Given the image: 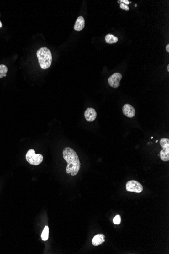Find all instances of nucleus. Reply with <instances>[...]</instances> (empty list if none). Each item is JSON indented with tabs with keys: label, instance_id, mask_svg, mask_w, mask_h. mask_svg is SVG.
Wrapping results in <instances>:
<instances>
[{
	"label": "nucleus",
	"instance_id": "f257e3e1",
	"mask_svg": "<svg viewBox=\"0 0 169 254\" xmlns=\"http://www.w3.org/2000/svg\"><path fill=\"white\" fill-rule=\"evenodd\" d=\"M63 157L67 165L66 167V172L72 176L77 175L80 170V163L79 156L76 152L71 148L66 147L63 151Z\"/></svg>",
	"mask_w": 169,
	"mask_h": 254
},
{
	"label": "nucleus",
	"instance_id": "f03ea898",
	"mask_svg": "<svg viewBox=\"0 0 169 254\" xmlns=\"http://www.w3.org/2000/svg\"><path fill=\"white\" fill-rule=\"evenodd\" d=\"M39 63L42 69H47L51 66L52 56L50 50L47 47H42L37 52Z\"/></svg>",
	"mask_w": 169,
	"mask_h": 254
},
{
	"label": "nucleus",
	"instance_id": "7ed1b4c3",
	"mask_svg": "<svg viewBox=\"0 0 169 254\" xmlns=\"http://www.w3.org/2000/svg\"><path fill=\"white\" fill-rule=\"evenodd\" d=\"M26 160L30 165H38L43 160V156L40 154H35L34 149H30L26 153Z\"/></svg>",
	"mask_w": 169,
	"mask_h": 254
},
{
	"label": "nucleus",
	"instance_id": "20e7f679",
	"mask_svg": "<svg viewBox=\"0 0 169 254\" xmlns=\"http://www.w3.org/2000/svg\"><path fill=\"white\" fill-rule=\"evenodd\" d=\"M160 145L163 150L160 152V157L163 161L169 160V140L168 138H161L160 142Z\"/></svg>",
	"mask_w": 169,
	"mask_h": 254
},
{
	"label": "nucleus",
	"instance_id": "39448f33",
	"mask_svg": "<svg viewBox=\"0 0 169 254\" xmlns=\"http://www.w3.org/2000/svg\"><path fill=\"white\" fill-rule=\"evenodd\" d=\"M126 190L129 192H135L139 193L143 191V186L140 183L136 181H129L126 183Z\"/></svg>",
	"mask_w": 169,
	"mask_h": 254
},
{
	"label": "nucleus",
	"instance_id": "423d86ee",
	"mask_svg": "<svg viewBox=\"0 0 169 254\" xmlns=\"http://www.w3.org/2000/svg\"><path fill=\"white\" fill-rule=\"evenodd\" d=\"M122 75L119 73H115L109 77L108 80L109 84L113 88H118L120 85V81L122 80Z\"/></svg>",
	"mask_w": 169,
	"mask_h": 254
},
{
	"label": "nucleus",
	"instance_id": "0eeeda50",
	"mask_svg": "<svg viewBox=\"0 0 169 254\" xmlns=\"http://www.w3.org/2000/svg\"><path fill=\"white\" fill-rule=\"evenodd\" d=\"M123 112L125 116L129 118H133L135 115V110L132 105L126 104L123 107Z\"/></svg>",
	"mask_w": 169,
	"mask_h": 254
},
{
	"label": "nucleus",
	"instance_id": "6e6552de",
	"mask_svg": "<svg viewBox=\"0 0 169 254\" xmlns=\"http://www.w3.org/2000/svg\"><path fill=\"white\" fill-rule=\"evenodd\" d=\"M97 113L95 110L92 108H88L85 112V117L87 121L92 122L96 119Z\"/></svg>",
	"mask_w": 169,
	"mask_h": 254
},
{
	"label": "nucleus",
	"instance_id": "1a4fd4ad",
	"mask_svg": "<svg viewBox=\"0 0 169 254\" xmlns=\"http://www.w3.org/2000/svg\"><path fill=\"white\" fill-rule=\"evenodd\" d=\"M85 21L83 16H80L77 18L75 23L74 29L76 31H81L85 27Z\"/></svg>",
	"mask_w": 169,
	"mask_h": 254
},
{
	"label": "nucleus",
	"instance_id": "9d476101",
	"mask_svg": "<svg viewBox=\"0 0 169 254\" xmlns=\"http://www.w3.org/2000/svg\"><path fill=\"white\" fill-rule=\"evenodd\" d=\"M105 241V236L103 234H98L95 236L92 240V244L95 246L101 245Z\"/></svg>",
	"mask_w": 169,
	"mask_h": 254
},
{
	"label": "nucleus",
	"instance_id": "9b49d317",
	"mask_svg": "<svg viewBox=\"0 0 169 254\" xmlns=\"http://www.w3.org/2000/svg\"><path fill=\"white\" fill-rule=\"evenodd\" d=\"M105 40L106 42L108 44L115 43L118 41V37H115L114 35L111 34H108L106 35Z\"/></svg>",
	"mask_w": 169,
	"mask_h": 254
},
{
	"label": "nucleus",
	"instance_id": "f8f14e48",
	"mask_svg": "<svg viewBox=\"0 0 169 254\" xmlns=\"http://www.w3.org/2000/svg\"><path fill=\"white\" fill-rule=\"evenodd\" d=\"M49 237V227L47 226H46L44 229L43 231L42 232L41 235V238L44 241H47L48 240Z\"/></svg>",
	"mask_w": 169,
	"mask_h": 254
},
{
	"label": "nucleus",
	"instance_id": "ddd939ff",
	"mask_svg": "<svg viewBox=\"0 0 169 254\" xmlns=\"http://www.w3.org/2000/svg\"><path fill=\"white\" fill-rule=\"evenodd\" d=\"M8 72V68L5 65H0V79L6 76L7 73Z\"/></svg>",
	"mask_w": 169,
	"mask_h": 254
},
{
	"label": "nucleus",
	"instance_id": "4468645a",
	"mask_svg": "<svg viewBox=\"0 0 169 254\" xmlns=\"http://www.w3.org/2000/svg\"><path fill=\"white\" fill-rule=\"evenodd\" d=\"M113 222L115 225H119L120 224L121 222V216L119 215H117L113 219Z\"/></svg>",
	"mask_w": 169,
	"mask_h": 254
},
{
	"label": "nucleus",
	"instance_id": "2eb2a0df",
	"mask_svg": "<svg viewBox=\"0 0 169 254\" xmlns=\"http://www.w3.org/2000/svg\"><path fill=\"white\" fill-rule=\"evenodd\" d=\"M120 8H121L122 9L125 10L127 11H128L130 10V8L128 6L122 3H121V4H120Z\"/></svg>",
	"mask_w": 169,
	"mask_h": 254
},
{
	"label": "nucleus",
	"instance_id": "dca6fc26",
	"mask_svg": "<svg viewBox=\"0 0 169 254\" xmlns=\"http://www.w3.org/2000/svg\"><path fill=\"white\" fill-rule=\"evenodd\" d=\"M122 2L125 3L127 5L131 3V2L129 1L128 0H121V1H119V3H122Z\"/></svg>",
	"mask_w": 169,
	"mask_h": 254
},
{
	"label": "nucleus",
	"instance_id": "f3484780",
	"mask_svg": "<svg viewBox=\"0 0 169 254\" xmlns=\"http://www.w3.org/2000/svg\"><path fill=\"white\" fill-rule=\"evenodd\" d=\"M166 51L168 52H169V44H168V45H166Z\"/></svg>",
	"mask_w": 169,
	"mask_h": 254
},
{
	"label": "nucleus",
	"instance_id": "a211bd4d",
	"mask_svg": "<svg viewBox=\"0 0 169 254\" xmlns=\"http://www.w3.org/2000/svg\"><path fill=\"white\" fill-rule=\"evenodd\" d=\"M2 26V24L1 22L0 21V28H1Z\"/></svg>",
	"mask_w": 169,
	"mask_h": 254
},
{
	"label": "nucleus",
	"instance_id": "6ab92c4d",
	"mask_svg": "<svg viewBox=\"0 0 169 254\" xmlns=\"http://www.w3.org/2000/svg\"><path fill=\"white\" fill-rule=\"evenodd\" d=\"M167 70H168V71H169V65H168V66H167Z\"/></svg>",
	"mask_w": 169,
	"mask_h": 254
},
{
	"label": "nucleus",
	"instance_id": "aec40b11",
	"mask_svg": "<svg viewBox=\"0 0 169 254\" xmlns=\"http://www.w3.org/2000/svg\"><path fill=\"white\" fill-rule=\"evenodd\" d=\"M157 142H158V141H157V140H156V143H157Z\"/></svg>",
	"mask_w": 169,
	"mask_h": 254
},
{
	"label": "nucleus",
	"instance_id": "412c9836",
	"mask_svg": "<svg viewBox=\"0 0 169 254\" xmlns=\"http://www.w3.org/2000/svg\"><path fill=\"white\" fill-rule=\"evenodd\" d=\"M135 7H136V6H137V4H135Z\"/></svg>",
	"mask_w": 169,
	"mask_h": 254
}]
</instances>
